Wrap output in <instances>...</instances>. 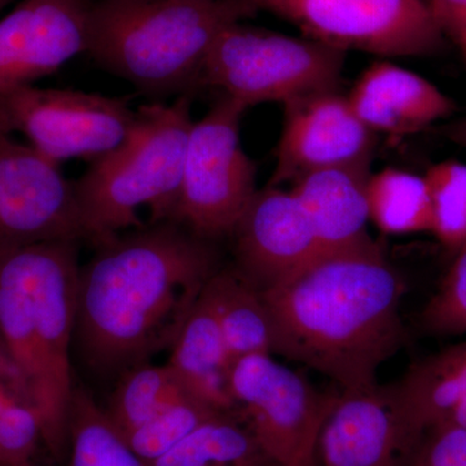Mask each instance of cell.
<instances>
[{
    "label": "cell",
    "mask_w": 466,
    "mask_h": 466,
    "mask_svg": "<svg viewBox=\"0 0 466 466\" xmlns=\"http://www.w3.org/2000/svg\"><path fill=\"white\" fill-rule=\"evenodd\" d=\"M210 240L175 222L121 233L79 268L73 345L92 375L118 379L171 349L218 271Z\"/></svg>",
    "instance_id": "1"
},
{
    "label": "cell",
    "mask_w": 466,
    "mask_h": 466,
    "mask_svg": "<svg viewBox=\"0 0 466 466\" xmlns=\"http://www.w3.org/2000/svg\"><path fill=\"white\" fill-rule=\"evenodd\" d=\"M262 291L271 354L317 370L343 390L376 385L407 332L406 284L375 241L318 254Z\"/></svg>",
    "instance_id": "2"
},
{
    "label": "cell",
    "mask_w": 466,
    "mask_h": 466,
    "mask_svg": "<svg viewBox=\"0 0 466 466\" xmlns=\"http://www.w3.org/2000/svg\"><path fill=\"white\" fill-rule=\"evenodd\" d=\"M78 240L0 249V337L29 389L43 443L66 453L72 348L78 291Z\"/></svg>",
    "instance_id": "3"
},
{
    "label": "cell",
    "mask_w": 466,
    "mask_h": 466,
    "mask_svg": "<svg viewBox=\"0 0 466 466\" xmlns=\"http://www.w3.org/2000/svg\"><path fill=\"white\" fill-rule=\"evenodd\" d=\"M257 11L251 0H97L86 54L144 94L186 92L218 34Z\"/></svg>",
    "instance_id": "4"
},
{
    "label": "cell",
    "mask_w": 466,
    "mask_h": 466,
    "mask_svg": "<svg viewBox=\"0 0 466 466\" xmlns=\"http://www.w3.org/2000/svg\"><path fill=\"white\" fill-rule=\"evenodd\" d=\"M192 125L187 95L137 109L126 142L75 182L86 240L99 247L126 229L142 228L143 208L149 225L173 222Z\"/></svg>",
    "instance_id": "5"
},
{
    "label": "cell",
    "mask_w": 466,
    "mask_h": 466,
    "mask_svg": "<svg viewBox=\"0 0 466 466\" xmlns=\"http://www.w3.org/2000/svg\"><path fill=\"white\" fill-rule=\"evenodd\" d=\"M346 51L260 27L235 23L208 50L198 85L213 86L247 108L336 91Z\"/></svg>",
    "instance_id": "6"
},
{
    "label": "cell",
    "mask_w": 466,
    "mask_h": 466,
    "mask_svg": "<svg viewBox=\"0 0 466 466\" xmlns=\"http://www.w3.org/2000/svg\"><path fill=\"white\" fill-rule=\"evenodd\" d=\"M247 106L223 96L193 122L173 222L202 238L232 235L256 195V165L242 149Z\"/></svg>",
    "instance_id": "7"
},
{
    "label": "cell",
    "mask_w": 466,
    "mask_h": 466,
    "mask_svg": "<svg viewBox=\"0 0 466 466\" xmlns=\"http://www.w3.org/2000/svg\"><path fill=\"white\" fill-rule=\"evenodd\" d=\"M229 392L235 413L276 466H318L319 437L336 397L321 394L271 354L236 360Z\"/></svg>",
    "instance_id": "8"
},
{
    "label": "cell",
    "mask_w": 466,
    "mask_h": 466,
    "mask_svg": "<svg viewBox=\"0 0 466 466\" xmlns=\"http://www.w3.org/2000/svg\"><path fill=\"white\" fill-rule=\"evenodd\" d=\"M0 116L11 134H23L56 164L99 161L126 142L137 121V110L121 97L34 85L2 95Z\"/></svg>",
    "instance_id": "9"
},
{
    "label": "cell",
    "mask_w": 466,
    "mask_h": 466,
    "mask_svg": "<svg viewBox=\"0 0 466 466\" xmlns=\"http://www.w3.org/2000/svg\"><path fill=\"white\" fill-rule=\"evenodd\" d=\"M299 27L308 38L339 50L382 56L440 51L444 35L425 0H251Z\"/></svg>",
    "instance_id": "10"
},
{
    "label": "cell",
    "mask_w": 466,
    "mask_h": 466,
    "mask_svg": "<svg viewBox=\"0 0 466 466\" xmlns=\"http://www.w3.org/2000/svg\"><path fill=\"white\" fill-rule=\"evenodd\" d=\"M86 240L75 183L30 146L0 144V249Z\"/></svg>",
    "instance_id": "11"
},
{
    "label": "cell",
    "mask_w": 466,
    "mask_h": 466,
    "mask_svg": "<svg viewBox=\"0 0 466 466\" xmlns=\"http://www.w3.org/2000/svg\"><path fill=\"white\" fill-rule=\"evenodd\" d=\"M284 127L268 186L294 183L323 168L370 165L377 134L355 115L348 96L327 91L284 104Z\"/></svg>",
    "instance_id": "12"
},
{
    "label": "cell",
    "mask_w": 466,
    "mask_h": 466,
    "mask_svg": "<svg viewBox=\"0 0 466 466\" xmlns=\"http://www.w3.org/2000/svg\"><path fill=\"white\" fill-rule=\"evenodd\" d=\"M422 441L401 413L392 385L343 390L318 443V466H412Z\"/></svg>",
    "instance_id": "13"
},
{
    "label": "cell",
    "mask_w": 466,
    "mask_h": 466,
    "mask_svg": "<svg viewBox=\"0 0 466 466\" xmlns=\"http://www.w3.org/2000/svg\"><path fill=\"white\" fill-rule=\"evenodd\" d=\"M88 0H21L0 20V96L87 51Z\"/></svg>",
    "instance_id": "14"
},
{
    "label": "cell",
    "mask_w": 466,
    "mask_h": 466,
    "mask_svg": "<svg viewBox=\"0 0 466 466\" xmlns=\"http://www.w3.org/2000/svg\"><path fill=\"white\" fill-rule=\"evenodd\" d=\"M236 268L259 288L272 287L320 254L305 210L291 191H257L235 231Z\"/></svg>",
    "instance_id": "15"
},
{
    "label": "cell",
    "mask_w": 466,
    "mask_h": 466,
    "mask_svg": "<svg viewBox=\"0 0 466 466\" xmlns=\"http://www.w3.org/2000/svg\"><path fill=\"white\" fill-rule=\"evenodd\" d=\"M348 100L370 130L403 137L446 118L455 104L416 73L380 61L361 73Z\"/></svg>",
    "instance_id": "16"
},
{
    "label": "cell",
    "mask_w": 466,
    "mask_h": 466,
    "mask_svg": "<svg viewBox=\"0 0 466 466\" xmlns=\"http://www.w3.org/2000/svg\"><path fill=\"white\" fill-rule=\"evenodd\" d=\"M370 165L323 168L293 183L291 192L305 210L320 253L358 247L372 240L367 184Z\"/></svg>",
    "instance_id": "17"
},
{
    "label": "cell",
    "mask_w": 466,
    "mask_h": 466,
    "mask_svg": "<svg viewBox=\"0 0 466 466\" xmlns=\"http://www.w3.org/2000/svg\"><path fill=\"white\" fill-rule=\"evenodd\" d=\"M392 389L420 441L443 425L466 428V341L417 361Z\"/></svg>",
    "instance_id": "18"
},
{
    "label": "cell",
    "mask_w": 466,
    "mask_h": 466,
    "mask_svg": "<svg viewBox=\"0 0 466 466\" xmlns=\"http://www.w3.org/2000/svg\"><path fill=\"white\" fill-rule=\"evenodd\" d=\"M167 363L193 397L218 412H235L229 392L232 360L204 294L193 306L171 346Z\"/></svg>",
    "instance_id": "19"
},
{
    "label": "cell",
    "mask_w": 466,
    "mask_h": 466,
    "mask_svg": "<svg viewBox=\"0 0 466 466\" xmlns=\"http://www.w3.org/2000/svg\"><path fill=\"white\" fill-rule=\"evenodd\" d=\"M202 294L216 315L232 364L249 355L271 354L265 299L247 276L238 268L218 269Z\"/></svg>",
    "instance_id": "20"
},
{
    "label": "cell",
    "mask_w": 466,
    "mask_h": 466,
    "mask_svg": "<svg viewBox=\"0 0 466 466\" xmlns=\"http://www.w3.org/2000/svg\"><path fill=\"white\" fill-rule=\"evenodd\" d=\"M149 466H276L235 412L207 420Z\"/></svg>",
    "instance_id": "21"
},
{
    "label": "cell",
    "mask_w": 466,
    "mask_h": 466,
    "mask_svg": "<svg viewBox=\"0 0 466 466\" xmlns=\"http://www.w3.org/2000/svg\"><path fill=\"white\" fill-rule=\"evenodd\" d=\"M64 460L66 466H149L81 386H75L70 401Z\"/></svg>",
    "instance_id": "22"
},
{
    "label": "cell",
    "mask_w": 466,
    "mask_h": 466,
    "mask_svg": "<svg viewBox=\"0 0 466 466\" xmlns=\"http://www.w3.org/2000/svg\"><path fill=\"white\" fill-rule=\"evenodd\" d=\"M370 220L388 235L431 232V198L424 177L388 167L367 184Z\"/></svg>",
    "instance_id": "23"
},
{
    "label": "cell",
    "mask_w": 466,
    "mask_h": 466,
    "mask_svg": "<svg viewBox=\"0 0 466 466\" xmlns=\"http://www.w3.org/2000/svg\"><path fill=\"white\" fill-rule=\"evenodd\" d=\"M186 394L189 392L168 363H143L116 379L104 412L125 437Z\"/></svg>",
    "instance_id": "24"
},
{
    "label": "cell",
    "mask_w": 466,
    "mask_h": 466,
    "mask_svg": "<svg viewBox=\"0 0 466 466\" xmlns=\"http://www.w3.org/2000/svg\"><path fill=\"white\" fill-rule=\"evenodd\" d=\"M218 413L222 412H218L193 395L186 394L125 435V440L134 452L150 465Z\"/></svg>",
    "instance_id": "25"
},
{
    "label": "cell",
    "mask_w": 466,
    "mask_h": 466,
    "mask_svg": "<svg viewBox=\"0 0 466 466\" xmlns=\"http://www.w3.org/2000/svg\"><path fill=\"white\" fill-rule=\"evenodd\" d=\"M431 207V233L459 250L466 244V165L444 161L424 175Z\"/></svg>",
    "instance_id": "26"
},
{
    "label": "cell",
    "mask_w": 466,
    "mask_h": 466,
    "mask_svg": "<svg viewBox=\"0 0 466 466\" xmlns=\"http://www.w3.org/2000/svg\"><path fill=\"white\" fill-rule=\"evenodd\" d=\"M41 441L35 408L7 394L0 407V466H33Z\"/></svg>",
    "instance_id": "27"
},
{
    "label": "cell",
    "mask_w": 466,
    "mask_h": 466,
    "mask_svg": "<svg viewBox=\"0 0 466 466\" xmlns=\"http://www.w3.org/2000/svg\"><path fill=\"white\" fill-rule=\"evenodd\" d=\"M422 311L425 332L434 336L466 334V244Z\"/></svg>",
    "instance_id": "28"
},
{
    "label": "cell",
    "mask_w": 466,
    "mask_h": 466,
    "mask_svg": "<svg viewBox=\"0 0 466 466\" xmlns=\"http://www.w3.org/2000/svg\"><path fill=\"white\" fill-rule=\"evenodd\" d=\"M412 466H466V428L443 425L426 435Z\"/></svg>",
    "instance_id": "29"
},
{
    "label": "cell",
    "mask_w": 466,
    "mask_h": 466,
    "mask_svg": "<svg viewBox=\"0 0 466 466\" xmlns=\"http://www.w3.org/2000/svg\"><path fill=\"white\" fill-rule=\"evenodd\" d=\"M443 35L455 39L466 30V0H426Z\"/></svg>",
    "instance_id": "30"
},
{
    "label": "cell",
    "mask_w": 466,
    "mask_h": 466,
    "mask_svg": "<svg viewBox=\"0 0 466 466\" xmlns=\"http://www.w3.org/2000/svg\"><path fill=\"white\" fill-rule=\"evenodd\" d=\"M0 385L5 386L17 400L32 404L25 380L9 358L2 337H0Z\"/></svg>",
    "instance_id": "31"
},
{
    "label": "cell",
    "mask_w": 466,
    "mask_h": 466,
    "mask_svg": "<svg viewBox=\"0 0 466 466\" xmlns=\"http://www.w3.org/2000/svg\"><path fill=\"white\" fill-rule=\"evenodd\" d=\"M438 133L446 137L451 142L458 144L460 147L466 148V119L453 122V124L443 126Z\"/></svg>",
    "instance_id": "32"
},
{
    "label": "cell",
    "mask_w": 466,
    "mask_h": 466,
    "mask_svg": "<svg viewBox=\"0 0 466 466\" xmlns=\"http://www.w3.org/2000/svg\"><path fill=\"white\" fill-rule=\"evenodd\" d=\"M11 131L8 130L5 119H3L2 116H0V144L5 142L7 139H11Z\"/></svg>",
    "instance_id": "33"
},
{
    "label": "cell",
    "mask_w": 466,
    "mask_h": 466,
    "mask_svg": "<svg viewBox=\"0 0 466 466\" xmlns=\"http://www.w3.org/2000/svg\"><path fill=\"white\" fill-rule=\"evenodd\" d=\"M455 41L459 43L461 50L464 51L466 56V30L464 32L460 33L458 36H456Z\"/></svg>",
    "instance_id": "34"
},
{
    "label": "cell",
    "mask_w": 466,
    "mask_h": 466,
    "mask_svg": "<svg viewBox=\"0 0 466 466\" xmlns=\"http://www.w3.org/2000/svg\"><path fill=\"white\" fill-rule=\"evenodd\" d=\"M7 394H12V392L8 391L5 386L0 385V407H2L3 400H5V398L7 397Z\"/></svg>",
    "instance_id": "35"
},
{
    "label": "cell",
    "mask_w": 466,
    "mask_h": 466,
    "mask_svg": "<svg viewBox=\"0 0 466 466\" xmlns=\"http://www.w3.org/2000/svg\"><path fill=\"white\" fill-rule=\"evenodd\" d=\"M12 2H15V0H0V11L7 7L8 5H11Z\"/></svg>",
    "instance_id": "36"
},
{
    "label": "cell",
    "mask_w": 466,
    "mask_h": 466,
    "mask_svg": "<svg viewBox=\"0 0 466 466\" xmlns=\"http://www.w3.org/2000/svg\"><path fill=\"white\" fill-rule=\"evenodd\" d=\"M425 2H426V0H425Z\"/></svg>",
    "instance_id": "37"
}]
</instances>
